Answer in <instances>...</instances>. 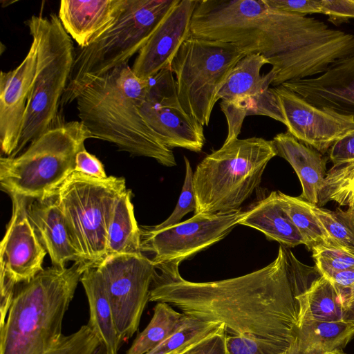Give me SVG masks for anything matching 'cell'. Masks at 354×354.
<instances>
[{
  "label": "cell",
  "mask_w": 354,
  "mask_h": 354,
  "mask_svg": "<svg viewBox=\"0 0 354 354\" xmlns=\"http://www.w3.org/2000/svg\"><path fill=\"white\" fill-rule=\"evenodd\" d=\"M179 262L156 265L149 301L218 322L230 335L266 338L290 347L297 335L296 296L307 286V267L281 245L276 259L243 276L209 282L184 279Z\"/></svg>",
  "instance_id": "cell-1"
},
{
  "label": "cell",
  "mask_w": 354,
  "mask_h": 354,
  "mask_svg": "<svg viewBox=\"0 0 354 354\" xmlns=\"http://www.w3.org/2000/svg\"><path fill=\"white\" fill-rule=\"evenodd\" d=\"M149 86L128 64L95 78L76 98L80 121L93 138L115 145L131 155L155 159L166 167L176 165L166 147L140 113Z\"/></svg>",
  "instance_id": "cell-2"
},
{
  "label": "cell",
  "mask_w": 354,
  "mask_h": 354,
  "mask_svg": "<svg viewBox=\"0 0 354 354\" xmlns=\"http://www.w3.org/2000/svg\"><path fill=\"white\" fill-rule=\"evenodd\" d=\"M44 268L17 288L4 324L0 327V354H44L62 336L63 319L86 270Z\"/></svg>",
  "instance_id": "cell-3"
},
{
  "label": "cell",
  "mask_w": 354,
  "mask_h": 354,
  "mask_svg": "<svg viewBox=\"0 0 354 354\" xmlns=\"http://www.w3.org/2000/svg\"><path fill=\"white\" fill-rule=\"evenodd\" d=\"M92 134L77 120L58 123L15 157L0 158V184L9 196L29 200L54 196L75 171L77 153Z\"/></svg>",
  "instance_id": "cell-4"
},
{
  "label": "cell",
  "mask_w": 354,
  "mask_h": 354,
  "mask_svg": "<svg viewBox=\"0 0 354 354\" xmlns=\"http://www.w3.org/2000/svg\"><path fill=\"white\" fill-rule=\"evenodd\" d=\"M276 156L273 141L258 137L237 138L208 154L194 172V214L240 209Z\"/></svg>",
  "instance_id": "cell-5"
},
{
  "label": "cell",
  "mask_w": 354,
  "mask_h": 354,
  "mask_svg": "<svg viewBox=\"0 0 354 354\" xmlns=\"http://www.w3.org/2000/svg\"><path fill=\"white\" fill-rule=\"evenodd\" d=\"M37 44L35 75L31 84L19 145L12 156L57 124L58 107L66 89L75 57L71 37L55 14L32 15L26 21Z\"/></svg>",
  "instance_id": "cell-6"
},
{
  "label": "cell",
  "mask_w": 354,
  "mask_h": 354,
  "mask_svg": "<svg viewBox=\"0 0 354 354\" xmlns=\"http://www.w3.org/2000/svg\"><path fill=\"white\" fill-rule=\"evenodd\" d=\"M179 0H127L115 24L94 43L75 50L62 106L75 101L95 78L124 64L145 46Z\"/></svg>",
  "instance_id": "cell-7"
},
{
  "label": "cell",
  "mask_w": 354,
  "mask_h": 354,
  "mask_svg": "<svg viewBox=\"0 0 354 354\" xmlns=\"http://www.w3.org/2000/svg\"><path fill=\"white\" fill-rule=\"evenodd\" d=\"M126 189L122 177L99 179L74 171L57 190V202L86 268H97L105 259L113 206Z\"/></svg>",
  "instance_id": "cell-8"
},
{
  "label": "cell",
  "mask_w": 354,
  "mask_h": 354,
  "mask_svg": "<svg viewBox=\"0 0 354 354\" xmlns=\"http://www.w3.org/2000/svg\"><path fill=\"white\" fill-rule=\"evenodd\" d=\"M247 55L234 44L190 35L171 63L185 111L208 126L221 89L236 64Z\"/></svg>",
  "instance_id": "cell-9"
},
{
  "label": "cell",
  "mask_w": 354,
  "mask_h": 354,
  "mask_svg": "<svg viewBox=\"0 0 354 354\" xmlns=\"http://www.w3.org/2000/svg\"><path fill=\"white\" fill-rule=\"evenodd\" d=\"M268 59L258 53L248 54L234 66L218 93L220 106L227 123V141L238 138L248 115H264L285 124L277 98L270 85L274 75H261Z\"/></svg>",
  "instance_id": "cell-10"
},
{
  "label": "cell",
  "mask_w": 354,
  "mask_h": 354,
  "mask_svg": "<svg viewBox=\"0 0 354 354\" xmlns=\"http://www.w3.org/2000/svg\"><path fill=\"white\" fill-rule=\"evenodd\" d=\"M246 211L241 209L197 214L173 226L155 230L140 226L141 252L153 254L155 265L179 262L225 237L239 225Z\"/></svg>",
  "instance_id": "cell-11"
},
{
  "label": "cell",
  "mask_w": 354,
  "mask_h": 354,
  "mask_svg": "<svg viewBox=\"0 0 354 354\" xmlns=\"http://www.w3.org/2000/svg\"><path fill=\"white\" fill-rule=\"evenodd\" d=\"M95 268L108 292L117 330L123 339H129L149 301L156 265L140 252L108 257Z\"/></svg>",
  "instance_id": "cell-12"
},
{
  "label": "cell",
  "mask_w": 354,
  "mask_h": 354,
  "mask_svg": "<svg viewBox=\"0 0 354 354\" xmlns=\"http://www.w3.org/2000/svg\"><path fill=\"white\" fill-rule=\"evenodd\" d=\"M149 82L146 97L139 108L147 124L168 149L201 151L205 141L203 126L181 106L171 66L162 69Z\"/></svg>",
  "instance_id": "cell-13"
},
{
  "label": "cell",
  "mask_w": 354,
  "mask_h": 354,
  "mask_svg": "<svg viewBox=\"0 0 354 354\" xmlns=\"http://www.w3.org/2000/svg\"><path fill=\"white\" fill-rule=\"evenodd\" d=\"M10 196L12 216L0 245L1 296L13 295L17 285L30 281L41 272L47 254L28 216L29 199Z\"/></svg>",
  "instance_id": "cell-14"
},
{
  "label": "cell",
  "mask_w": 354,
  "mask_h": 354,
  "mask_svg": "<svg viewBox=\"0 0 354 354\" xmlns=\"http://www.w3.org/2000/svg\"><path fill=\"white\" fill-rule=\"evenodd\" d=\"M271 88L278 100L288 132L322 154L354 129L351 115L315 106L281 85Z\"/></svg>",
  "instance_id": "cell-15"
},
{
  "label": "cell",
  "mask_w": 354,
  "mask_h": 354,
  "mask_svg": "<svg viewBox=\"0 0 354 354\" xmlns=\"http://www.w3.org/2000/svg\"><path fill=\"white\" fill-rule=\"evenodd\" d=\"M37 44L32 39L29 50L15 69L0 75V142L1 153L15 152L22 127L29 93L37 66Z\"/></svg>",
  "instance_id": "cell-16"
},
{
  "label": "cell",
  "mask_w": 354,
  "mask_h": 354,
  "mask_svg": "<svg viewBox=\"0 0 354 354\" xmlns=\"http://www.w3.org/2000/svg\"><path fill=\"white\" fill-rule=\"evenodd\" d=\"M198 0H179L165 15L138 52L131 69L139 78L149 80L171 63L191 35V22Z\"/></svg>",
  "instance_id": "cell-17"
},
{
  "label": "cell",
  "mask_w": 354,
  "mask_h": 354,
  "mask_svg": "<svg viewBox=\"0 0 354 354\" xmlns=\"http://www.w3.org/2000/svg\"><path fill=\"white\" fill-rule=\"evenodd\" d=\"M281 86L315 106L354 118V55L335 62L319 76Z\"/></svg>",
  "instance_id": "cell-18"
},
{
  "label": "cell",
  "mask_w": 354,
  "mask_h": 354,
  "mask_svg": "<svg viewBox=\"0 0 354 354\" xmlns=\"http://www.w3.org/2000/svg\"><path fill=\"white\" fill-rule=\"evenodd\" d=\"M127 0H62L58 17L78 48L94 43L116 21Z\"/></svg>",
  "instance_id": "cell-19"
},
{
  "label": "cell",
  "mask_w": 354,
  "mask_h": 354,
  "mask_svg": "<svg viewBox=\"0 0 354 354\" xmlns=\"http://www.w3.org/2000/svg\"><path fill=\"white\" fill-rule=\"evenodd\" d=\"M28 214L41 243L49 254L52 266L65 268L66 263L71 261L84 266L55 195L43 201L29 200Z\"/></svg>",
  "instance_id": "cell-20"
},
{
  "label": "cell",
  "mask_w": 354,
  "mask_h": 354,
  "mask_svg": "<svg viewBox=\"0 0 354 354\" xmlns=\"http://www.w3.org/2000/svg\"><path fill=\"white\" fill-rule=\"evenodd\" d=\"M277 156L287 160L300 180V198L314 205L319 201V192L326 177V158L315 149L299 142L290 133H280L272 139Z\"/></svg>",
  "instance_id": "cell-21"
},
{
  "label": "cell",
  "mask_w": 354,
  "mask_h": 354,
  "mask_svg": "<svg viewBox=\"0 0 354 354\" xmlns=\"http://www.w3.org/2000/svg\"><path fill=\"white\" fill-rule=\"evenodd\" d=\"M88 299L87 324L104 345L107 354H118L124 339L115 323L111 303L104 282L95 268H86L80 279Z\"/></svg>",
  "instance_id": "cell-22"
},
{
  "label": "cell",
  "mask_w": 354,
  "mask_h": 354,
  "mask_svg": "<svg viewBox=\"0 0 354 354\" xmlns=\"http://www.w3.org/2000/svg\"><path fill=\"white\" fill-rule=\"evenodd\" d=\"M239 225L259 230L284 247L305 245V241L284 209L278 192L273 191L247 210Z\"/></svg>",
  "instance_id": "cell-23"
},
{
  "label": "cell",
  "mask_w": 354,
  "mask_h": 354,
  "mask_svg": "<svg viewBox=\"0 0 354 354\" xmlns=\"http://www.w3.org/2000/svg\"><path fill=\"white\" fill-rule=\"evenodd\" d=\"M297 322L305 320L337 322L343 320L344 306L341 290L323 275L296 296Z\"/></svg>",
  "instance_id": "cell-24"
},
{
  "label": "cell",
  "mask_w": 354,
  "mask_h": 354,
  "mask_svg": "<svg viewBox=\"0 0 354 354\" xmlns=\"http://www.w3.org/2000/svg\"><path fill=\"white\" fill-rule=\"evenodd\" d=\"M140 252V226L134 215L131 192L127 189L118 196L113 206L107 230L105 259Z\"/></svg>",
  "instance_id": "cell-25"
},
{
  "label": "cell",
  "mask_w": 354,
  "mask_h": 354,
  "mask_svg": "<svg viewBox=\"0 0 354 354\" xmlns=\"http://www.w3.org/2000/svg\"><path fill=\"white\" fill-rule=\"evenodd\" d=\"M296 332L294 343L299 351L324 353L342 350L354 337V326L344 320H305L297 323Z\"/></svg>",
  "instance_id": "cell-26"
},
{
  "label": "cell",
  "mask_w": 354,
  "mask_h": 354,
  "mask_svg": "<svg viewBox=\"0 0 354 354\" xmlns=\"http://www.w3.org/2000/svg\"><path fill=\"white\" fill-rule=\"evenodd\" d=\"M224 324L183 315L174 330L158 346L146 354H179L216 333Z\"/></svg>",
  "instance_id": "cell-27"
},
{
  "label": "cell",
  "mask_w": 354,
  "mask_h": 354,
  "mask_svg": "<svg viewBox=\"0 0 354 354\" xmlns=\"http://www.w3.org/2000/svg\"><path fill=\"white\" fill-rule=\"evenodd\" d=\"M277 192L284 209L304 238L308 250H312L320 245H342L328 235L306 201L299 196H291L279 191Z\"/></svg>",
  "instance_id": "cell-28"
},
{
  "label": "cell",
  "mask_w": 354,
  "mask_h": 354,
  "mask_svg": "<svg viewBox=\"0 0 354 354\" xmlns=\"http://www.w3.org/2000/svg\"><path fill=\"white\" fill-rule=\"evenodd\" d=\"M183 315L167 303L157 302L149 324L138 335L126 354H146L152 351L174 330Z\"/></svg>",
  "instance_id": "cell-29"
},
{
  "label": "cell",
  "mask_w": 354,
  "mask_h": 354,
  "mask_svg": "<svg viewBox=\"0 0 354 354\" xmlns=\"http://www.w3.org/2000/svg\"><path fill=\"white\" fill-rule=\"evenodd\" d=\"M330 201L354 207V160L333 165L326 172L317 205L322 207Z\"/></svg>",
  "instance_id": "cell-30"
},
{
  "label": "cell",
  "mask_w": 354,
  "mask_h": 354,
  "mask_svg": "<svg viewBox=\"0 0 354 354\" xmlns=\"http://www.w3.org/2000/svg\"><path fill=\"white\" fill-rule=\"evenodd\" d=\"M316 268L329 275L354 267V249L343 245H320L312 249Z\"/></svg>",
  "instance_id": "cell-31"
},
{
  "label": "cell",
  "mask_w": 354,
  "mask_h": 354,
  "mask_svg": "<svg viewBox=\"0 0 354 354\" xmlns=\"http://www.w3.org/2000/svg\"><path fill=\"white\" fill-rule=\"evenodd\" d=\"M101 344L97 335L86 324L73 333L62 335L44 354H95Z\"/></svg>",
  "instance_id": "cell-32"
},
{
  "label": "cell",
  "mask_w": 354,
  "mask_h": 354,
  "mask_svg": "<svg viewBox=\"0 0 354 354\" xmlns=\"http://www.w3.org/2000/svg\"><path fill=\"white\" fill-rule=\"evenodd\" d=\"M227 354H283L290 347L279 342L249 335L225 337Z\"/></svg>",
  "instance_id": "cell-33"
},
{
  "label": "cell",
  "mask_w": 354,
  "mask_h": 354,
  "mask_svg": "<svg viewBox=\"0 0 354 354\" xmlns=\"http://www.w3.org/2000/svg\"><path fill=\"white\" fill-rule=\"evenodd\" d=\"M185 163V177L177 204L171 214L162 223L151 226L155 230H161L180 223L183 217L190 212L195 211L196 200L194 188V172L190 162L184 156Z\"/></svg>",
  "instance_id": "cell-34"
},
{
  "label": "cell",
  "mask_w": 354,
  "mask_h": 354,
  "mask_svg": "<svg viewBox=\"0 0 354 354\" xmlns=\"http://www.w3.org/2000/svg\"><path fill=\"white\" fill-rule=\"evenodd\" d=\"M308 205L333 239L342 245L354 249V232L335 212L324 209L309 202H308Z\"/></svg>",
  "instance_id": "cell-35"
},
{
  "label": "cell",
  "mask_w": 354,
  "mask_h": 354,
  "mask_svg": "<svg viewBox=\"0 0 354 354\" xmlns=\"http://www.w3.org/2000/svg\"><path fill=\"white\" fill-rule=\"evenodd\" d=\"M272 9L292 15L322 13L320 0H264Z\"/></svg>",
  "instance_id": "cell-36"
},
{
  "label": "cell",
  "mask_w": 354,
  "mask_h": 354,
  "mask_svg": "<svg viewBox=\"0 0 354 354\" xmlns=\"http://www.w3.org/2000/svg\"><path fill=\"white\" fill-rule=\"evenodd\" d=\"M322 14L335 25L354 19V0H320Z\"/></svg>",
  "instance_id": "cell-37"
},
{
  "label": "cell",
  "mask_w": 354,
  "mask_h": 354,
  "mask_svg": "<svg viewBox=\"0 0 354 354\" xmlns=\"http://www.w3.org/2000/svg\"><path fill=\"white\" fill-rule=\"evenodd\" d=\"M227 332L223 326L216 333L187 348L179 354H227L225 347Z\"/></svg>",
  "instance_id": "cell-38"
},
{
  "label": "cell",
  "mask_w": 354,
  "mask_h": 354,
  "mask_svg": "<svg viewBox=\"0 0 354 354\" xmlns=\"http://www.w3.org/2000/svg\"><path fill=\"white\" fill-rule=\"evenodd\" d=\"M75 171L95 178L103 179L108 177L101 161L85 148L76 155Z\"/></svg>",
  "instance_id": "cell-39"
},
{
  "label": "cell",
  "mask_w": 354,
  "mask_h": 354,
  "mask_svg": "<svg viewBox=\"0 0 354 354\" xmlns=\"http://www.w3.org/2000/svg\"><path fill=\"white\" fill-rule=\"evenodd\" d=\"M328 153L333 165L354 160V129L337 140Z\"/></svg>",
  "instance_id": "cell-40"
},
{
  "label": "cell",
  "mask_w": 354,
  "mask_h": 354,
  "mask_svg": "<svg viewBox=\"0 0 354 354\" xmlns=\"http://www.w3.org/2000/svg\"><path fill=\"white\" fill-rule=\"evenodd\" d=\"M326 278L339 289L349 288L354 285V267L333 273Z\"/></svg>",
  "instance_id": "cell-41"
},
{
  "label": "cell",
  "mask_w": 354,
  "mask_h": 354,
  "mask_svg": "<svg viewBox=\"0 0 354 354\" xmlns=\"http://www.w3.org/2000/svg\"><path fill=\"white\" fill-rule=\"evenodd\" d=\"M339 290L343 298V320L354 326V285L349 288Z\"/></svg>",
  "instance_id": "cell-42"
},
{
  "label": "cell",
  "mask_w": 354,
  "mask_h": 354,
  "mask_svg": "<svg viewBox=\"0 0 354 354\" xmlns=\"http://www.w3.org/2000/svg\"><path fill=\"white\" fill-rule=\"evenodd\" d=\"M283 354H323V353L316 350L299 351L293 342L288 350Z\"/></svg>",
  "instance_id": "cell-43"
},
{
  "label": "cell",
  "mask_w": 354,
  "mask_h": 354,
  "mask_svg": "<svg viewBox=\"0 0 354 354\" xmlns=\"http://www.w3.org/2000/svg\"><path fill=\"white\" fill-rule=\"evenodd\" d=\"M336 212L344 217L354 220V207L348 208L345 211H343L339 208L337 209Z\"/></svg>",
  "instance_id": "cell-44"
},
{
  "label": "cell",
  "mask_w": 354,
  "mask_h": 354,
  "mask_svg": "<svg viewBox=\"0 0 354 354\" xmlns=\"http://www.w3.org/2000/svg\"><path fill=\"white\" fill-rule=\"evenodd\" d=\"M337 214L346 223V224L354 232V220L344 217V216L339 214L338 213H337Z\"/></svg>",
  "instance_id": "cell-45"
},
{
  "label": "cell",
  "mask_w": 354,
  "mask_h": 354,
  "mask_svg": "<svg viewBox=\"0 0 354 354\" xmlns=\"http://www.w3.org/2000/svg\"><path fill=\"white\" fill-rule=\"evenodd\" d=\"M95 354H107L105 346L102 344Z\"/></svg>",
  "instance_id": "cell-46"
},
{
  "label": "cell",
  "mask_w": 354,
  "mask_h": 354,
  "mask_svg": "<svg viewBox=\"0 0 354 354\" xmlns=\"http://www.w3.org/2000/svg\"><path fill=\"white\" fill-rule=\"evenodd\" d=\"M323 354H346L343 350H335L331 352L324 353Z\"/></svg>",
  "instance_id": "cell-47"
}]
</instances>
